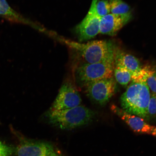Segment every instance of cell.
<instances>
[{"mask_svg": "<svg viewBox=\"0 0 156 156\" xmlns=\"http://www.w3.org/2000/svg\"><path fill=\"white\" fill-rule=\"evenodd\" d=\"M73 68L86 64L114 62L115 48L112 43L104 40H96L83 44L69 42Z\"/></svg>", "mask_w": 156, "mask_h": 156, "instance_id": "1", "label": "cell"}, {"mask_svg": "<svg viewBox=\"0 0 156 156\" xmlns=\"http://www.w3.org/2000/svg\"><path fill=\"white\" fill-rule=\"evenodd\" d=\"M96 113L83 105L62 110H49L45 115L52 126L65 130L87 125L95 118Z\"/></svg>", "mask_w": 156, "mask_h": 156, "instance_id": "2", "label": "cell"}, {"mask_svg": "<svg viewBox=\"0 0 156 156\" xmlns=\"http://www.w3.org/2000/svg\"><path fill=\"white\" fill-rule=\"evenodd\" d=\"M151 96L147 83L132 82L120 97L122 109L130 114L147 120V108Z\"/></svg>", "mask_w": 156, "mask_h": 156, "instance_id": "3", "label": "cell"}, {"mask_svg": "<svg viewBox=\"0 0 156 156\" xmlns=\"http://www.w3.org/2000/svg\"><path fill=\"white\" fill-rule=\"evenodd\" d=\"M114 62L81 64L73 68L75 83L83 88L89 83L112 77Z\"/></svg>", "mask_w": 156, "mask_h": 156, "instance_id": "4", "label": "cell"}, {"mask_svg": "<svg viewBox=\"0 0 156 156\" xmlns=\"http://www.w3.org/2000/svg\"><path fill=\"white\" fill-rule=\"evenodd\" d=\"M116 83L113 77L89 83L83 88L87 96L96 104L104 106L114 95Z\"/></svg>", "mask_w": 156, "mask_h": 156, "instance_id": "5", "label": "cell"}, {"mask_svg": "<svg viewBox=\"0 0 156 156\" xmlns=\"http://www.w3.org/2000/svg\"><path fill=\"white\" fill-rule=\"evenodd\" d=\"M98 0H92L88 12L83 21L76 27L75 32L80 42L90 40L99 33L101 17L96 9Z\"/></svg>", "mask_w": 156, "mask_h": 156, "instance_id": "6", "label": "cell"}, {"mask_svg": "<svg viewBox=\"0 0 156 156\" xmlns=\"http://www.w3.org/2000/svg\"><path fill=\"white\" fill-rule=\"evenodd\" d=\"M82 99L75 84L69 81L61 86L57 97L50 110H62L74 108L81 105Z\"/></svg>", "mask_w": 156, "mask_h": 156, "instance_id": "7", "label": "cell"}, {"mask_svg": "<svg viewBox=\"0 0 156 156\" xmlns=\"http://www.w3.org/2000/svg\"><path fill=\"white\" fill-rule=\"evenodd\" d=\"M55 151L48 142L24 139L15 149L17 156H52Z\"/></svg>", "mask_w": 156, "mask_h": 156, "instance_id": "8", "label": "cell"}, {"mask_svg": "<svg viewBox=\"0 0 156 156\" xmlns=\"http://www.w3.org/2000/svg\"><path fill=\"white\" fill-rule=\"evenodd\" d=\"M111 110L125 122L134 132L151 134L155 127L147 123L141 117L130 114L116 105H112L111 107Z\"/></svg>", "mask_w": 156, "mask_h": 156, "instance_id": "9", "label": "cell"}, {"mask_svg": "<svg viewBox=\"0 0 156 156\" xmlns=\"http://www.w3.org/2000/svg\"><path fill=\"white\" fill-rule=\"evenodd\" d=\"M125 24L120 17L110 13L101 18L99 33L103 34L114 36Z\"/></svg>", "mask_w": 156, "mask_h": 156, "instance_id": "10", "label": "cell"}, {"mask_svg": "<svg viewBox=\"0 0 156 156\" xmlns=\"http://www.w3.org/2000/svg\"><path fill=\"white\" fill-rule=\"evenodd\" d=\"M114 63L116 67L124 68L132 74L139 71L142 67L139 60L135 56L116 48Z\"/></svg>", "mask_w": 156, "mask_h": 156, "instance_id": "11", "label": "cell"}, {"mask_svg": "<svg viewBox=\"0 0 156 156\" xmlns=\"http://www.w3.org/2000/svg\"><path fill=\"white\" fill-rule=\"evenodd\" d=\"M111 12L118 16L124 21L125 24L130 20L132 16L131 9L127 4L122 0H109Z\"/></svg>", "mask_w": 156, "mask_h": 156, "instance_id": "12", "label": "cell"}, {"mask_svg": "<svg viewBox=\"0 0 156 156\" xmlns=\"http://www.w3.org/2000/svg\"><path fill=\"white\" fill-rule=\"evenodd\" d=\"M0 16L13 23L29 24V22L10 6L6 0H0Z\"/></svg>", "mask_w": 156, "mask_h": 156, "instance_id": "13", "label": "cell"}, {"mask_svg": "<svg viewBox=\"0 0 156 156\" xmlns=\"http://www.w3.org/2000/svg\"><path fill=\"white\" fill-rule=\"evenodd\" d=\"M114 73L116 81L120 85L126 86L131 80L132 73L124 68L116 67Z\"/></svg>", "mask_w": 156, "mask_h": 156, "instance_id": "14", "label": "cell"}, {"mask_svg": "<svg viewBox=\"0 0 156 156\" xmlns=\"http://www.w3.org/2000/svg\"><path fill=\"white\" fill-rule=\"evenodd\" d=\"M96 9L97 14L101 18L110 14L111 8L109 0H98L96 4Z\"/></svg>", "mask_w": 156, "mask_h": 156, "instance_id": "15", "label": "cell"}, {"mask_svg": "<svg viewBox=\"0 0 156 156\" xmlns=\"http://www.w3.org/2000/svg\"><path fill=\"white\" fill-rule=\"evenodd\" d=\"M149 66L141 67V69L132 75L131 80L133 82L146 83L148 76Z\"/></svg>", "mask_w": 156, "mask_h": 156, "instance_id": "16", "label": "cell"}, {"mask_svg": "<svg viewBox=\"0 0 156 156\" xmlns=\"http://www.w3.org/2000/svg\"><path fill=\"white\" fill-rule=\"evenodd\" d=\"M146 83L153 93L156 94V69L149 66Z\"/></svg>", "mask_w": 156, "mask_h": 156, "instance_id": "17", "label": "cell"}, {"mask_svg": "<svg viewBox=\"0 0 156 156\" xmlns=\"http://www.w3.org/2000/svg\"><path fill=\"white\" fill-rule=\"evenodd\" d=\"M156 119V94L153 93L150 97L147 108V120Z\"/></svg>", "mask_w": 156, "mask_h": 156, "instance_id": "18", "label": "cell"}, {"mask_svg": "<svg viewBox=\"0 0 156 156\" xmlns=\"http://www.w3.org/2000/svg\"><path fill=\"white\" fill-rule=\"evenodd\" d=\"M14 151L12 146L0 141V156H10Z\"/></svg>", "mask_w": 156, "mask_h": 156, "instance_id": "19", "label": "cell"}, {"mask_svg": "<svg viewBox=\"0 0 156 156\" xmlns=\"http://www.w3.org/2000/svg\"><path fill=\"white\" fill-rule=\"evenodd\" d=\"M52 156H64L63 154L60 153V152L56 151L55 153Z\"/></svg>", "mask_w": 156, "mask_h": 156, "instance_id": "20", "label": "cell"}, {"mask_svg": "<svg viewBox=\"0 0 156 156\" xmlns=\"http://www.w3.org/2000/svg\"><path fill=\"white\" fill-rule=\"evenodd\" d=\"M151 134L156 138V127L155 126Z\"/></svg>", "mask_w": 156, "mask_h": 156, "instance_id": "21", "label": "cell"}]
</instances>
